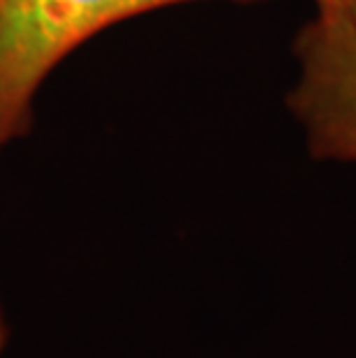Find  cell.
Returning <instances> with one entry per match:
<instances>
[{
	"label": "cell",
	"instance_id": "4",
	"mask_svg": "<svg viewBox=\"0 0 356 358\" xmlns=\"http://www.w3.org/2000/svg\"><path fill=\"white\" fill-rule=\"evenodd\" d=\"M7 342H10V326H7V319H5L3 303H0V356L5 354Z\"/></svg>",
	"mask_w": 356,
	"mask_h": 358
},
{
	"label": "cell",
	"instance_id": "3",
	"mask_svg": "<svg viewBox=\"0 0 356 358\" xmlns=\"http://www.w3.org/2000/svg\"><path fill=\"white\" fill-rule=\"evenodd\" d=\"M315 12L322 14H343V17L356 19V0H308Z\"/></svg>",
	"mask_w": 356,
	"mask_h": 358
},
{
	"label": "cell",
	"instance_id": "2",
	"mask_svg": "<svg viewBox=\"0 0 356 358\" xmlns=\"http://www.w3.org/2000/svg\"><path fill=\"white\" fill-rule=\"evenodd\" d=\"M287 109L322 162L356 164V19L315 12L294 37Z\"/></svg>",
	"mask_w": 356,
	"mask_h": 358
},
{
	"label": "cell",
	"instance_id": "1",
	"mask_svg": "<svg viewBox=\"0 0 356 358\" xmlns=\"http://www.w3.org/2000/svg\"><path fill=\"white\" fill-rule=\"evenodd\" d=\"M187 3L208 0H0V153L30 129L42 83L74 49L120 21Z\"/></svg>",
	"mask_w": 356,
	"mask_h": 358
}]
</instances>
